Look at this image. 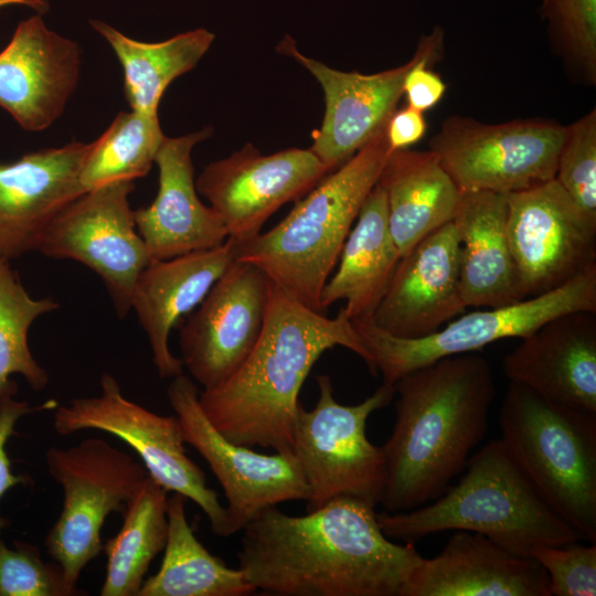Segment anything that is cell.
<instances>
[{
	"label": "cell",
	"instance_id": "cell-22",
	"mask_svg": "<svg viewBox=\"0 0 596 596\" xmlns=\"http://www.w3.org/2000/svg\"><path fill=\"white\" fill-rule=\"evenodd\" d=\"M502 370L546 400L596 414V311L549 320L503 358Z\"/></svg>",
	"mask_w": 596,
	"mask_h": 596
},
{
	"label": "cell",
	"instance_id": "cell-23",
	"mask_svg": "<svg viewBox=\"0 0 596 596\" xmlns=\"http://www.w3.org/2000/svg\"><path fill=\"white\" fill-rule=\"evenodd\" d=\"M402 596H551L549 577L531 556L487 536L456 531L439 554L422 557Z\"/></svg>",
	"mask_w": 596,
	"mask_h": 596
},
{
	"label": "cell",
	"instance_id": "cell-3",
	"mask_svg": "<svg viewBox=\"0 0 596 596\" xmlns=\"http://www.w3.org/2000/svg\"><path fill=\"white\" fill-rule=\"evenodd\" d=\"M333 347L349 349L376 375L343 308L329 318L272 281L255 347L230 377L200 392L201 407L213 426L236 444L294 453L300 390L320 355Z\"/></svg>",
	"mask_w": 596,
	"mask_h": 596
},
{
	"label": "cell",
	"instance_id": "cell-24",
	"mask_svg": "<svg viewBox=\"0 0 596 596\" xmlns=\"http://www.w3.org/2000/svg\"><path fill=\"white\" fill-rule=\"evenodd\" d=\"M235 243L191 252L169 259H152L139 274L131 309L145 331L152 362L162 379L183 373V363L169 349V334L178 321L203 300L232 264Z\"/></svg>",
	"mask_w": 596,
	"mask_h": 596
},
{
	"label": "cell",
	"instance_id": "cell-9",
	"mask_svg": "<svg viewBox=\"0 0 596 596\" xmlns=\"http://www.w3.org/2000/svg\"><path fill=\"white\" fill-rule=\"evenodd\" d=\"M573 311H596V265L563 286L515 304L477 310L415 339L393 337L372 320L352 321L383 383L441 358L470 353L507 338L522 339L549 320Z\"/></svg>",
	"mask_w": 596,
	"mask_h": 596
},
{
	"label": "cell",
	"instance_id": "cell-13",
	"mask_svg": "<svg viewBox=\"0 0 596 596\" xmlns=\"http://www.w3.org/2000/svg\"><path fill=\"white\" fill-rule=\"evenodd\" d=\"M134 189V181H119L85 191L57 215L39 248L96 273L119 318L131 310L137 278L152 260L136 228L129 203Z\"/></svg>",
	"mask_w": 596,
	"mask_h": 596
},
{
	"label": "cell",
	"instance_id": "cell-30",
	"mask_svg": "<svg viewBox=\"0 0 596 596\" xmlns=\"http://www.w3.org/2000/svg\"><path fill=\"white\" fill-rule=\"evenodd\" d=\"M168 493L149 475L123 512L118 533L103 544L106 575L100 596H137L168 538Z\"/></svg>",
	"mask_w": 596,
	"mask_h": 596
},
{
	"label": "cell",
	"instance_id": "cell-15",
	"mask_svg": "<svg viewBox=\"0 0 596 596\" xmlns=\"http://www.w3.org/2000/svg\"><path fill=\"white\" fill-rule=\"evenodd\" d=\"M272 280L255 265L233 260L179 331L181 361L211 389L230 377L264 327Z\"/></svg>",
	"mask_w": 596,
	"mask_h": 596
},
{
	"label": "cell",
	"instance_id": "cell-6",
	"mask_svg": "<svg viewBox=\"0 0 596 596\" xmlns=\"http://www.w3.org/2000/svg\"><path fill=\"white\" fill-rule=\"evenodd\" d=\"M507 453L543 500L596 542V414L510 382L499 413Z\"/></svg>",
	"mask_w": 596,
	"mask_h": 596
},
{
	"label": "cell",
	"instance_id": "cell-33",
	"mask_svg": "<svg viewBox=\"0 0 596 596\" xmlns=\"http://www.w3.org/2000/svg\"><path fill=\"white\" fill-rule=\"evenodd\" d=\"M552 51L566 75L586 87L596 85V0H542Z\"/></svg>",
	"mask_w": 596,
	"mask_h": 596
},
{
	"label": "cell",
	"instance_id": "cell-27",
	"mask_svg": "<svg viewBox=\"0 0 596 596\" xmlns=\"http://www.w3.org/2000/svg\"><path fill=\"white\" fill-rule=\"evenodd\" d=\"M400 259L389 226L385 194L376 183L342 246L338 269L322 289V310L344 300L343 309L351 320H371Z\"/></svg>",
	"mask_w": 596,
	"mask_h": 596
},
{
	"label": "cell",
	"instance_id": "cell-4",
	"mask_svg": "<svg viewBox=\"0 0 596 596\" xmlns=\"http://www.w3.org/2000/svg\"><path fill=\"white\" fill-rule=\"evenodd\" d=\"M465 468L459 481L432 503L376 513L383 533L415 544L438 532L470 531L522 556H531L541 545L584 541L543 500L500 439L490 440L470 456Z\"/></svg>",
	"mask_w": 596,
	"mask_h": 596
},
{
	"label": "cell",
	"instance_id": "cell-34",
	"mask_svg": "<svg viewBox=\"0 0 596 596\" xmlns=\"http://www.w3.org/2000/svg\"><path fill=\"white\" fill-rule=\"evenodd\" d=\"M554 179L596 219V109L565 126Z\"/></svg>",
	"mask_w": 596,
	"mask_h": 596
},
{
	"label": "cell",
	"instance_id": "cell-37",
	"mask_svg": "<svg viewBox=\"0 0 596 596\" xmlns=\"http://www.w3.org/2000/svg\"><path fill=\"white\" fill-rule=\"evenodd\" d=\"M15 393L17 384L13 381H10L0 392V499L9 489L31 482L30 476L12 472L11 461L7 454V444L14 434L17 422L26 414L57 406L53 402H47L40 407H30L28 402L14 400ZM8 523L7 519L0 517V534Z\"/></svg>",
	"mask_w": 596,
	"mask_h": 596
},
{
	"label": "cell",
	"instance_id": "cell-39",
	"mask_svg": "<svg viewBox=\"0 0 596 596\" xmlns=\"http://www.w3.org/2000/svg\"><path fill=\"white\" fill-rule=\"evenodd\" d=\"M9 6L26 7L34 11V13L44 14L50 10V3L47 0H0V8Z\"/></svg>",
	"mask_w": 596,
	"mask_h": 596
},
{
	"label": "cell",
	"instance_id": "cell-14",
	"mask_svg": "<svg viewBox=\"0 0 596 596\" xmlns=\"http://www.w3.org/2000/svg\"><path fill=\"white\" fill-rule=\"evenodd\" d=\"M507 235L524 298L596 265V219L555 179L507 194Z\"/></svg>",
	"mask_w": 596,
	"mask_h": 596
},
{
	"label": "cell",
	"instance_id": "cell-29",
	"mask_svg": "<svg viewBox=\"0 0 596 596\" xmlns=\"http://www.w3.org/2000/svg\"><path fill=\"white\" fill-rule=\"evenodd\" d=\"M188 498L168 497V538L159 571L137 596H246L256 592L241 568L228 567L198 540L185 514Z\"/></svg>",
	"mask_w": 596,
	"mask_h": 596
},
{
	"label": "cell",
	"instance_id": "cell-26",
	"mask_svg": "<svg viewBox=\"0 0 596 596\" xmlns=\"http://www.w3.org/2000/svg\"><path fill=\"white\" fill-rule=\"evenodd\" d=\"M377 184L385 194L389 226L401 258L454 220L462 195L429 149L391 151Z\"/></svg>",
	"mask_w": 596,
	"mask_h": 596
},
{
	"label": "cell",
	"instance_id": "cell-12",
	"mask_svg": "<svg viewBox=\"0 0 596 596\" xmlns=\"http://www.w3.org/2000/svg\"><path fill=\"white\" fill-rule=\"evenodd\" d=\"M167 395L184 443L203 457L224 491L234 533L266 508L308 500L309 488L294 453L265 455L226 438L206 417L198 386L183 373L171 379Z\"/></svg>",
	"mask_w": 596,
	"mask_h": 596
},
{
	"label": "cell",
	"instance_id": "cell-25",
	"mask_svg": "<svg viewBox=\"0 0 596 596\" xmlns=\"http://www.w3.org/2000/svg\"><path fill=\"white\" fill-rule=\"evenodd\" d=\"M453 222L466 307L499 308L525 299L507 235V194L464 193Z\"/></svg>",
	"mask_w": 596,
	"mask_h": 596
},
{
	"label": "cell",
	"instance_id": "cell-20",
	"mask_svg": "<svg viewBox=\"0 0 596 596\" xmlns=\"http://www.w3.org/2000/svg\"><path fill=\"white\" fill-rule=\"evenodd\" d=\"M89 143L25 153L0 162V257L39 251L57 215L85 190L79 174Z\"/></svg>",
	"mask_w": 596,
	"mask_h": 596
},
{
	"label": "cell",
	"instance_id": "cell-1",
	"mask_svg": "<svg viewBox=\"0 0 596 596\" xmlns=\"http://www.w3.org/2000/svg\"><path fill=\"white\" fill-rule=\"evenodd\" d=\"M374 508L348 496L300 517L266 508L242 529L238 568L269 595L402 596L423 556L387 538Z\"/></svg>",
	"mask_w": 596,
	"mask_h": 596
},
{
	"label": "cell",
	"instance_id": "cell-21",
	"mask_svg": "<svg viewBox=\"0 0 596 596\" xmlns=\"http://www.w3.org/2000/svg\"><path fill=\"white\" fill-rule=\"evenodd\" d=\"M211 132L206 127L180 137H166L156 155L158 193L148 206L134 210L136 228L152 259L210 249L227 240L223 221L199 199L194 181L192 150Z\"/></svg>",
	"mask_w": 596,
	"mask_h": 596
},
{
	"label": "cell",
	"instance_id": "cell-11",
	"mask_svg": "<svg viewBox=\"0 0 596 596\" xmlns=\"http://www.w3.org/2000/svg\"><path fill=\"white\" fill-rule=\"evenodd\" d=\"M565 126L549 118L487 124L447 117L429 139L461 193H511L554 179Z\"/></svg>",
	"mask_w": 596,
	"mask_h": 596
},
{
	"label": "cell",
	"instance_id": "cell-5",
	"mask_svg": "<svg viewBox=\"0 0 596 596\" xmlns=\"http://www.w3.org/2000/svg\"><path fill=\"white\" fill-rule=\"evenodd\" d=\"M391 151L385 126L277 225L235 243L234 260L257 266L292 298L323 312L322 289Z\"/></svg>",
	"mask_w": 596,
	"mask_h": 596
},
{
	"label": "cell",
	"instance_id": "cell-7",
	"mask_svg": "<svg viewBox=\"0 0 596 596\" xmlns=\"http://www.w3.org/2000/svg\"><path fill=\"white\" fill-rule=\"evenodd\" d=\"M51 477L63 489V508L45 539L53 561L72 589L103 550L102 529L113 512L123 514L148 472L143 464L99 437L46 450Z\"/></svg>",
	"mask_w": 596,
	"mask_h": 596
},
{
	"label": "cell",
	"instance_id": "cell-18",
	"mask_svg": "<svg viewBox=\"0 0 596 596\" xmlns=\"http://www.w3.org/2000/svg\"><path fill=\"white\" fill-rule=\"evenodd\" d=\"M278 49L292 56L319 82L326 110L313 131L310 149L331 172L383 129L403 96L405 77L418 57L415 50L404 64L374 74L342 72L308 57L286 36Z\"/></svg>",
	"mask_w": 596,
	"mask_h": 596
},
{
	"label": "cell",
	"instance_id": "cell-8",
	"mask_svg": "<svg viewBox=\"0 0 596 596\" xmlns=\"http://www.w3.org/2000/svg\"><path fill=\"white\" fill-rule=\"evenodd\" d=\"M316 380L318 401L310 411L300 406L294 432V454L309 488L307 512L343 496L376 507L384 492L385 460L365 428L370 415L390 404L394 387L382 383L363 402L342 405L328 375Z\"/></svg>",
	"mask_w": 596,
	"mask_h": 596
},
{
	"label": "cell",
	"instance_id": "cell-10",
	"mask_svg": "<svg viewBox=\"0 0 596 596\" xmlns=\"http://www.w3.org/2000/svg\"><path fill=\"white\" fill-rule=\"evenodd\" d=\"M96 396L75 397L57 405L53 427L67 436L84 429L113 435L139 457L148 475L169 492L192 500L209 519L211 530L221 538L234 534L226 507L206 485L203 470L185 454L177 416H164L135 403L121 392L117 380L105 372Z\"/></svg>",
	"mask_w": 596,
	"mask_h": 596
},
{
	"label": "cell",
	"instance_id": "cell-28",
	"mask_svg": "<svg viewBox=\"0 0 596 596\" xmlns=\"http://www.w3.org/2000/svg\"><path fill=\"white\" fill-rule=\"evenodd\" d=\"M89 24L110 45L123 67L130 109L147 115H158L167 87L196 66L215 38L199 28L150 43L129 38L100 20H91Z\"/></svg>",
	"mask_w": 596,
	"mask_h": 596
},
{
	"label": "cell",
	"instance_id": "cell-2",
	"mask_svg": "<svg viewBox=\"0 0 596 596\" xmlns=\"http://www.w3.org/2000/svg\"><path fill=\"white\" fill-rule=\"evenodd\" d=\"M395 423L381 446L385 486L381 504L402 512L432 502L465 469L488 430L496 383L475 352L441 358L402 375Z\"/></svg>",
	"mask_w": 596,
	"mask_h": 596
},
{
	"label": "cell",
	"instance_id": "cell-19",
	"mask_svg": "<svg viewBox=\"0 0 596 596\" xmlns=\"http://www.w3.org/2000/svg\"><path fill=\"white\" fill-rule=\"evenodd\" d=\"M466 308L460 244L450 221L400 259L371 320L393 337L415 339L436 332Z\"/></svg>",
	"mask_w": 596,
	"mask_h": 596
},
{
	"label": "cell",
	"instance_id": "cell-17",
	"mask_svg": "<svg viewBox=\"0 0 596 596\" xmlns=\"http://www.w3.org/2000/svg\"><path fill=\"white\" fill-rule=\"evenodd\" d=\"M81 65L78 43L34 13L18 23L0 51V106L26 131L47 129L74 94Z\"/></svg>",
	"mask_w": 596,
	"mask_h": 596
},
{
	"label": "cell",
	"instance_id": "cell-31",
	"mask_svg": "<svg viewBox=\"0 0 596 596\" xmlns=\"http://www.w3.org/2000/svg\"><path fill=\"white\" fill-rule=\"evenodd\" d=\"M164 138L158 115L118 113L88 146L79 174L84 190L147 175Z\"/></svg>",
	"mask_w": 596,
	"mask_h": 596
},
{
	"label": "cell",
	"instance_id": "cell-35",
	"mask_svg": "<svg viewBox=\"0 0 596 596\" xmlns=\"http://www.w3.org/2000/svg\"><path fill=\"white\" fill-rule=\"evenodd\" d=\"M61 565L44 562L36 546L15 542L8 546L0 539V596H74Z\"/></svg>",
	"mask_w": 596,
	"mask_h": 596
},
{
	"label": "cell",
	"instance_id": "cell-38",
	"mask_svg": "<svg viewBox=\"0 0 596 596\" xmlns=\"http://www.w3.org/2000/svg\"><path fill=\"white\" fill-rule=\"evenodd\" d=\"M427 123L424 113L406 106L396 110L386 125V137L393 150L407 149L418 142L426 134Z\"/></svg>",
	"mask_w": 596,
	"mask_h": 596
},
{
	"label": "cell",
	"instance_id": "cell-16",
	"mask_svg": "<svg viewBox=\"0 0 596 596\" xmlns=\"http://www.w3.org/2000/svg\"><path fill=\"white\" fill-rule=\"evenodd\" d=\"M329 172L310 148L262 155L247 143L205 166L195 187L220 215L227 238L243 243L260 233L280 206L304 196Z\"/></svg>",
	"mask_w": 596,
	"mask_h": 596
},
{
	"label": "cell",
	"instance_id": "cell-32",
	"mask_svg": "<svg viewBox=\"0 0 596 596\" xmlns=\"http://www.w3.org/2000/svg\"><path fill=\"white\" fill-rule=\"evenodd\" d=\"M58 306L51 297L32 298L9 260L0 257V392L14 373L21 374L34 391L46 387L49 373L33 358L28 332L38 317Z\"/></svg>",
	"mask_w": 596,
	"mask_h": 596
},
{
	"label": "cell",
	"instance_id": "cell-36",
	"mask_svg": "<svg viewBox=\"0 0 596 596\" xmlns=\"http://www.w3.org/2000/svg\"><path fill=\"white\" fill-rule=\"evenodd\" d=\"M581 541L532 550L549 577L551 596L596 595V545Z\"/></svg>",
	"mask_w": 596,
	"mask_h": 596
}]
</instances>
